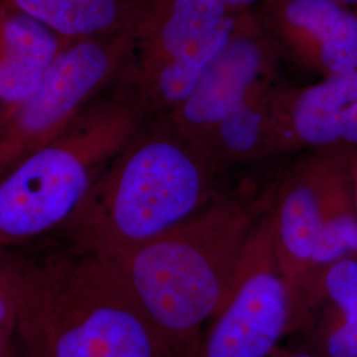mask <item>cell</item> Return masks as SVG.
<instances>
[{"label":"cell","instance_id":"obj_16","mask_svg":"<svg viewBox=\"0 0 357 357\" xmlns=\"http://www.w3.org/2000/svg\"><path fill=\"white\" fill-rule=\"evenodd\" d=\"M277 89L274 76L257 82L218 125L206 153L224 166L273 153Z\"/></svg>","mask_w":357,"mask_h":357},{"label":"cell","instance_id":"obj_15","mask_svg":"<svg viewBox=\"0 0 357 357\" xmlns=\"http://www.w3.org/2000/svg\"><path fill=\"white\" fill-rule=\"evenodd\" d=\"M66 41L103 38L134 26L142 0H0Z\"/></svg>","mask_w":357,"mask_h":357},{"label":"cell","instance_id":"obj_1","mask_svg":"<svg viewBox=\"0 0 357 357\" xmlns=\"http://www.w3.org/2000/svg\"><path fill=\"white\" fill-rule=\"evenodd\" d=\"M222 169L178 131L168 113L149 115L54 234L79 252L121 253L216 200Z\"/></svg>","mask_w":357,"mask_h":357},{"label":"cell","instance_id":"obj_23","mask_svg":"<svg viewBox=\"0 0 357 357\" xmlns=\"http://www.w3.org/2000/svg\"><path fill=\"white\" fill-rule=\"evenodd\" d=\"M0 357H13L8 354V352H6V354H0Z\"/></svg>","mask_w":357,"mask_h":357},{"label":"cell","instance_id":"obj_9","mask_svg":"<svg viewBox=\"0 0 357 357\" xmlns=\"http://www.w3.org/2000/svg\"><path fill=\"white\" fill-rule=\"evenodd\" d=\"M357 147V69L277 89L273 153Z\"/></svg>","mask_w":357,"mask_h":357},{"label":"cell","instance_id":"obj_13","mask_svg":"<svg viewBox=\"0 0 357 357\" xmlns=\"http://www.w3.org/2000/svg\"><path fill=\"white\" fill-rule=\"evenodd\" d=\"M68 41L0 1V110L10 114L38 88Z\"/></svg>","mask_w":357,"mask_h":357},{"label":"cell","instance_id":"obj_6","mask_svg":"<svg viewBox=\"0 0 357 357\" xmlns=\"http://www.w3.org/2000/svg\"><path fill=\"white\" fill-rule=\"evenodd\" d=\"M291 324L293 299L278 264L268 208L250 231L229 293L192 357L273 356Z\"/></svg>","mask_w":357,"mask_h":357},{"label":"cell","instance_id":"obj_19","mask_svg":"<svg viewBox=\"0 0 357 357\" xmlns=\"http://www.w3.org/2000/svg\"><path fill=\"white\" fill-rule=\"evenodd\" d=\"M349 158H351V169H352L354 193H355V203H356L357 208V147L349 149Z\"/></svg>","mask_w":357,"mask_h":357},{"label":"cell","instance_id":"obj_20","mask_svg":"<svg viewBox=\"0 0 357 357\" xmlns=\"http://www.w3.org/2000/svg\"><path fill=\"white\" fill-rule=\"evenodd\" d=\"M277 357H319L315 354H312L311 351H308L306 348L299 349V351H287V352H282L281 355Z\"/></svg>","mask_w":357,"mask_h":357},{"label":"cell","instance_id":"obj_12","mask_svg":"<svg viewBox=\"0 0 357 357\" xmlns=\"http://www.w3.org/2000/svg\"><path fill=\"white\" fill-rule=\"evenodd\" d=\"M237 13L218 0H142L123 70L135 76L165 64Z\"/></svg>","mask_w":357,"mask_h":357},{"label":"cell","instance_id":"obj_18","mask_svg":"<svg viewBox=\"0 0 357 357\" xmlns=\"http://www.w3.org/2000/svg\"><path fill=\"white\" fill-rule=\"evenodd\" d=\"M218 1L227 6L231 11L241 13V11L255 8V6L259 4L262 0H218Z\"/></svg>","mask_w":357,"mask_h":357},{"label":"cell","instance_id":"obj_10","mask_svg":"<svg viewBox=\"0 0 357 357\" xmlns=\"http://www.w3.org/2000/svg\"><path fill=\"white\" fill-rule=\"evenodd\" d=\"M271 231L282 274L293 299V319L311 275L321 224V151L314 150L275 188Z\"/></svg>","mask_w":357,"mask_h":357},{"label":"cell","instance_id":"obj_2","mask_svg":"<svg viewBox=\"0 0 357 357\" xmlns=\"http://www.w3.org/2000/svg\"><path fill=\"white\" fill-rule=\"evenodd\" d=\"M275 188L220 195L146 243L107 257L176 357H192L229 293L243 246Z\"/></svg>","mask_w":357,"mask_h":357},{"label":"cell","instance_id":"obj_17","mask_svg":"<svg viewBox=\"0 0 357 357\" xmlns=\"http://www.w3.org/2000/svg\"><path fill=\"white\" fill-rule=\"evenodd\" d=\"M13 249L0 246V333L10 337L16 328L24 265V255Z\"/></svg>","mask_w":357,"mask_h":357},{"label":"cell","instance_id":"obj_11","mask_svg":"<svg viewBox=\"0 0 357 357\" xmlns=\"http://www.w3.org/2000/svg\"><path fill=\"white\" fill-rule=\"evenodd\" d=\"M306 349L319 357H357V258L343 259L311 277L294 315Z\"/></svg>","mask_w":357,"mask_h":357},{"label":"cell","instance_id":"obj_22","mask_svg":"<svg viewBox=\"0 0 357 357\" xmlns=\"http://www.w3.org/2000/svg\"><path fill=\"white\" fill-rule=\"evenodd\" d=\"M339 4L344 6L347 8H351V10H355L357 11V0H336Z\"/></svg>","mask_w":357,"mask_h":357},{"label":"cell","instance_id":"obj_5","mask_svg":"<svg viewBox=\"0 0 357 357\" xmlns=\"http://www.w3.org/2000/svg\"><path fill=\"white\" fill-rule=\"evenodd\" d=\"M134 26L112 36L65 44L35 91L3 118L0 178L64 131L114 82L132 50Z\"/></svg>","mask_w":357,"mask_h":357},{"label":"cell","instance_id":"obj_14","mask_svg":"<svg viewBox=\"0 0 357 357\" xmlns=\"http://www.w3.org/2000/svg\"><path fill=\"white\" fill-rule=\"evenodd\" d=\"M320 151L321 224L310 278L332 264L357 258V208L349 147Z\"/></svg>","mask_w":357,"mask_h":357},{"label":"cell","instance_id":"obj_7","mask_svg":"<svg viewBox=\"0 0 357 357\" xmlns=\"http://www.w3.org/2000/svg\"><path fill=\"white\" fill-rule=\"evenodd\" d=\"M275 59L277 51L253 8L243 11L228 44L205 69L191 94L167 113L178 131L206 153L222 119L257 82L274 76Z\"/></svg>","mask_w":357,"mask_h":357},{"label":"cell","instance_id":"obj_4","mask_svg":"<svg viewBox=\"0 0 357 357\" xmlns=\"http://www.w3.org/2000/svg\"><path fill=\"white\" fill-rule=\"evenodd\" d=\"M122 75L56 138L0 178V246L20 248L56 233L149 116Z\"/></svg>","mask_w":357,"mask_h":357},{"label":"cell","instance_id":"obj_8","mask_svg":"<svg viewBox=\"0 0 357 357\" xmlns=\"http://www.w3.org/2000/svg\"><path fill=\"white\" fill-rule=\"evenodd\" d=\"M255 16L277 53L320 76L357 69V11L336 0H262Z\"/></svg>","mask_w":357,"mask_h":357},{"label":"cell","instance_id":"obj_3","mask_svg":"<svg viewBox=\"0 0 357 357\" xmlns=\"http://www.w3.org/2000/svg\"><path fill=\"white\" fill-rule=\"evenodd\" d=\"M15 331L28 357H176L112 261L64 243L24 257Z\"/></svg>","mask_w":357,"mask_h":357},{"label":"cell","instance_id":"obj_24","mask_svg":"<svg viewBox=\"0 0 357 357\" xmlns=\"http://www.w3.org/2000/svg\"><path fill=\"white\" fill-rule=\"evenodd\" d=\"M1 125H3V116H1V110H0V128H1Z\"/></svg>","mask_w":357,"mask_h":357},{"label":"cell","instance_id":"obj_21","mask_svg":"<svg viewBox=\"0 0 357 357\" xmlns=\"http://www.w3.org/2000/svg\"><path fill=\"white\" fill-rule=\"evenodd\" d=\"M8 340H10V336L0 333V354L8 352Z\"/></svg>","mask_w":357,"mask_h":357}]
</instances>
